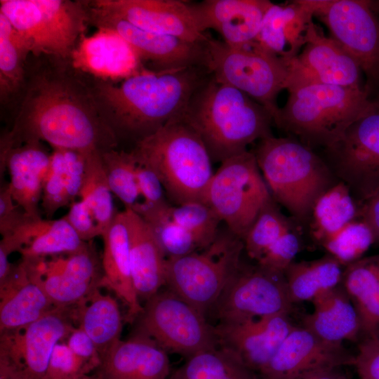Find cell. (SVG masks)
I'll list each match as a JSON object with an SVG mask.
<instances>
[{
    "label": "cell",
    "mask_w": 379,
    "mask_h": 379,
    "mask_svg": "<svg viewBox=\"0 0 379 379\" xmlns=\"http://www.w3.org/2000/svg\"><path fill=\"white\" fill-rule=\"evenodd\" d=\"M182 117L200 136L213 162L221 163L273 135V118L262 105L211 74L192 95Z\"/></svg>",
    "instance_id": "cell-3"
},
{
    "label": "cell",
    "mask_w": 379,
    "mask_h": 379,
    "mask_svg": "<svg viewBox=\"0 0 379 379\" xmlns=\"http://www.w3.org/2000/svg\"><path fill=\"white\" fill-rule=\"evenodd\" d=\"M0 13L29 41L32 53L71 55L88 18L81 3L66 0H1Z\"/></svg>",
    "instance_id": "cell-10"
},
{
    "label": "cell",
    "mask_w": 379,
    "mask_h": 379,
    "mask_svg": "<svg viewBox=\"0 0 379 379\" xmlns=\"http://www.w3.org/2000/svg\"><path fill=\"white\" fill-rule=\"evenodd\" d=\"M138 185L144 204L138 213L143 217L147 213L165 208L171 205L164 187L156 173L147 164L130 151Z\"/></svg>",
    "instance_id": "cell-44"
},
{
    "label": "cell",
    "mask_w": 379,
    "mask_h": 379,
    "mask_svg": "<svg viewBox=\"0 0 379 379\" xmlns=\"http://www.w3.org/2000/svg\"><path fill=\"white\" fill-rule=\"evenodd\" d=\"M70 57L75 69L106 81L124 80L147 69L129 43L107 28L82 36Z\"/></svg>",
    "instance_id": "cell-22"
},
{
    "label": "cell",
    "mask_w": 379,
    "mask_h": 379,
    "mask_svg": "<svg viewBox=\"0 0 379 379\" xmlns=\"http://www.w3.org/2000/svg\"><path fill=\"white\" fill-rule=\"evenodd\" d=\"M29 141L89 153L114 149L118 139L103 119L91 89L64 76L39 75L30 84L1 148Z\"/></svg>",
    "instance_id": "cell-1"
},
{
    "label": "cell",
    "mask_w": 379,
    "mask_h": 379,
    "mask_svg": "<svg viewBox=\"0 0 379 379\" xmlns=\"http://www.w3.org/2000/svg\"><path fill=\"white\" fill-rule=\"evenodd\" d=\"M29 217L13 200L8 183L1 185L0 189V233L2 237L10 234ZM38 218V217H37Z\"/></svg>",
    "instance_id": "cell-49"
},
{
    "label": "cell",
    "mask_w": 379,
    "mask_h": 379,
    "mask_svg": "<svg viewBox=\"0 0 379 379\" xmlns=\"http://www.w3.org/2000/svg\"><path fill=\"white\" fill-rule=\"evenodd\" d=\"M63 218L83 241H91L95 237H101L94 217L82 200L71 204L68 212Z\"/></svg>",
    "instance_id": "cell-48"
},
{
    "label": "cell",
    "mask_w": 379,
    "mask_h": 379,
    "mask_svg": "<svg viewBox=\"0 0 379 379\" xmlns=\"http://www.w3.org/2000/svg\"><path fill=\"white\" fill-rule=\"evenodd\" d=\"M274 124L317 151L338 141L373 105L366 90L309 84L288 89Z\"/></svg>",
    "instance_id": "cell-5"
},
{
    "label": "cell",
    "mask_w": 379,
    "mask_h": 379,
    "mask_svg": "<svg viewBox=\"0 0 379 379\" xmlns=\"http://www.w3.org/2000/svg\"><path fill=\"white\" fill-rule=\"evenodd\" d=\"M86 154L72 149H53L41 201V207L47 219H51L58 209L70 205L79 197Z\"/></svg>",
    "instance_id": "cell-31"
},
{
    "label": "cell",
    "mask_w": 379,
    "mask_h": 379,
    "mask_svg": "<svg viewBox=\"0 0 379 379\" xmlns=\"http://www.w3.org/2000/svg\"><path fill=\"white\" fill-rule=\"evenodd\" d=\"M100 379H168L167 352L150 338L135 333L120 340L102 358Z\"/></svg>",
    "instance_id": "cell-26"
},
{
    "label": "cell",
    "mask_w": 379,
    "mask_h": 379,
    "mask_svg": "<svg viewBox=\"0 0 379 379\" xmlns=\"http://www.w3.org/2000/svg\"><path fill=\"white\" fill-rule=\"evenodd\" d=\"M319 154L360 206L379 195V95L338 141Z\"/></svg>",
    "instance_id": "cell-13"
},
{
    "label": "cell",
    "mask_w": 379,
    "mask_h": 379,
    "mask_svg": "<svg viewBox=\"0 0 379 379\" xmlns=\"http://www.w3.org/2000/svg\"><path fill=\"white\" fill-rule=\"evenodd\" d=\"M168 379H256L253 371L227 351L218 347L187 358Z\"/></svg>",
    "instance_id": "cell-36"
},
{
    "label": "cell",
    "mask_w": 379,
    "mask_h": 379,
    "mask_svg": "<svg viewBox=\"0 0 379 379\" xmlns=\"http://www.w3.org/2000/svg\"><path fill=\"white\" fill-rule=\"evenodd\" d=\"M373 244L374 238L370 227L359 218L347 224L320 246L345 267L364 257Z\"/></svg>",
    "instance_id": "cell-41"
},
{
    "label": "cell",
    "mask_w": 379,
    "mask_h": 379,
    "mask_svg": "<svg viewBox=\"0 0 379 379\" xmlns=\"http://www.w3.org/2000/svg\"><path fill=\"white\" fill-rule=\"evenodd\" d=\"M341 284L358 312L361 334L379 337V254L346 266Z\"/></svg>",
    "instance_id": "cell-33"
},
{
    "label": "cell",
    "mask_w": 379,
    "mask_h": 379,
    "mask_svg": "<svg viewBox=\"0 0 379 379\" xmlns=\"http://www.w3.org/2000/svg\"><path fill=\"white\" fill-rule=\"evenodd\" d=\"M40 260H22L0 283V333L25 327L54 307L42 286Z\"/></svg>",
    "instance_id": "cell-21"
},
{
    "label": "cell",
    "mask_w": 379,
    "mask_h": 379,
    "mask_svg": "<svg viewBox=\"0 0 379 379\" xmlns=\"http://www.w3.org/2000/svg\"><path fill=\"white\" fill-rule=\"evenodd\" d=\"M32 47L26 38L0 13V83L3 95L17 89L24 79L25 60Z\"/></svg>",
    "instance_id": "cell-38"
},
{
    "label": "cell",
    "mask_w": 379,
    "mask_h": 379,
    "mask_svg": "<svg viewBox=\"0 0 379 379\" xmlns=\"http://www.w3.org/2000/svg\"><path fill=\"white\" fill-rule=\"evenodd\" d=\"M360 206L349 187L339 181L313 206L307 229L312 240L321 246L347 224L360 218Z\"/></svg>",
    "instance_id": "cell-35"
},
{
    "label": "cell",
    "mask_w": 379,
    "mask_h": 379,
    "mask_svg": "<svg viewBox=\"0 0 379 379\" xmlns=\"http://www.w3.org/2000/svg\"><path fill=\"white\" fill-rule=\"evenodd\" d=\"M313 16L328 29L359 65L365 89L379 95V16L366 0H305Z\"/></svg>",
    "instance_id": "cell-12"
},
{
    "label": "cell",
    "mask_w": 379,
    "mask_h": 379,
    "mask_svg": "<svg viewBox=\"0 0 379 379\" xmlns=\"http://www.w3.org/2000/svg\"><path fill=\"white\" fill-rule=\"evenodd\" d=\"M297 225L291 218L284 215L272 199L260 211L244 238V251L257 262L281 235Z\"/></svg>",
    "instance_id": "cell-40"
},
{
    "label": "cell",
    "mask_w": 379,
    "mask_h": 379,
    "mask_svg": "<svg viewBox=\"0 0 379 379\" xmlns=\"http://www.w3.org/2000/svg\"><path fill=\"white\" fill-rule=\"evenodd\" d=\"M91 371L93 369L62 341L53 350L46 379H77Z\"/></svg>",
    "instance_id": "cell-46"
},
{
    "label": "cell",
    "mask_w": 379,
    "mask_h": 379,
    "mask_svg": "<svg viewBox=\"0 0 379 379\" xmlns=\"http://www.w3.org/2000/svg\"><path fill=\"white\" fill-rule=\"evenodd\" d=\"M51 160L40 141L15 145L0 156V177L7 171L9 190L15 202L29 215L41 217L40 206L43 183Z\"/></svg>",
    "instance_id": "cell-24"
},
{
    "label": "cell",
    "mask_w": 379,
    "mask_h": 379,
    "mask_svg": "<svg viewBox=\"0 0 379 379\" xmlns=\"http://www.w3.org/2000/svg\"><path fill=\"white\" fill-rule=\"evenodd\" d=\"M340 368L324 369L305 373L293 379H346Z\"/></svg>",
    "instance_id": "cell-52"
},
{
    "label": "cell",
    "mask_w": 379,
    "mask_h": 379,
    "mask_svg": "<svg viewBox=\"0 0 379 379\" xmlns=\"http://www.w3.org/2000/svg\"><path fill=\"white\" fill-rule=\"evenodd\" d=\"M288 314H280L215 327L218 347L235 356L251 371L260 372L293 328Z\"/></svg>",
    "instance_id": "cell-20"
},
{
    "label": "cell",
    "mask_w": 379,
    "mask_h": 379,
    "mask_svg": "<svg viewBox=\"0 0 379 379\" xmlns=\"http://www.w3.org/2000/svg\"><path fill=\"white\" fill-rule=\"evenodd\" d=\"M74 327L70 307H55L25 327L0 333V379H46L55 345Z\"/></svg>",
    "instance_id": "cell-14"
},
{
    "label": "cell",
    "mask_w": 379,
    "mask_h": 379,
    "mask_svg": "<svg viewBox=\"0 0 379 379\" xmlns=\"http://www.w3.org/2000/svg\"><path fill=\"white\" fill-rule=\"evenodd\" d=\"M112 194L102 166L100 152L87 153L84 178L79 197L90 209L101 236L118 213L115 211Z\"/></svg>",
    "instance_id": "cell-37"
},
{
    "label": "cell",
    "mask_w": 379,
    "mask_h": 379,
    "mask_svg": "<svg viewBox=\"0 0 379 379\" xmlns=\"http://www.w3.org/2000/svg\"><path fill=\"white\" fill-rule=\"evenodd\" d=\"M354 355L343 344L322 340L303 326H294L269 363L262 379H293L310 372L353 365Z\"/></svg>",
    "instance_id": "cell-19"
},
{
    "label": "cell",
    "mask_w": 379,
    "mask_h": 379,
    "mask_svg": "<svg viewBox=\"0 0 379 379\" xmlns=\"http://www.w3.org/2000/svg\"><path fill=\"white\" fill-rule=\"evenodd\" d=\"M65 342L70 350L93 370L99 368L101 364L100 355L92 339L83 329L75 326Z\"/></svg>",
    "instance_id": "cell-50"
},
{
    "label": "cell",
    "mask_w": 379,
    "mask_h": 379,
    "mask_svg": "<svg viewBox=\"0 0 379 379\" xmlns=\"http://www.w3.org/2000/svg\"><path fill=\"white\" fill-rule=\"evenodd\" d=\"M169 206L141 216L150 225L166 259L203 249L189 231L170 218Z\"/></svg>",
    "instance_id": "cell-42"
},
{
    "label": "cell",
    "mask_w": 379,
    "mask_h": 379,
    "mask_svg": "<svg viewBox=\"0 0 379 379\" xmlns=\"http://www.w3.org/2000/svg\"><path fill=\"white\" fill-rule=\"evenodd\" d=\"M253 152L273 199L308 229L315 202L339 182L324 159L290 136L262 139Z\"/></svg>",
    "instance_id": "cell-4"
},
{
    "label": "cell",
    "mask_w": 379,
    "mask_h": 379,
    "mask_svg": "<svg viewBox=\"0 0 379 379\" xmlns=\"http://www.w3.org/2000/svg\"><path fill=\"white\" fill-rule=\"evenodd\" d=\"M102 277L100 287L112 291L127 307V320L133 321L143 306L135 291L131 267L128 237L124 211H119L101 236Z\"/></svg>",
    "instance_id": "cell-28"
},
{
    "label": "cell",
    "mask_w": 379,
    "mask_h": 379,
    "mask_svg": "<svg viewBox=\"0 0 379 379\" xmlns=\"http://www.w3.org/2000/svg\"><path fill=\"white\" fill-rule=\"evenodd\" d=\"M124 213L134 286L147 300L166 284V258L147 221L132 210Z\"/></svg>",
    "instance_id": "cell-27"
},
{
    "label": "cell",
    "mask_w": 379,
    "mask_h": 379,
    "mask_svg": "<svg viewBox=\"0 0 379 379\" xmlns=\"http://www.w3.org/2000/svg\"><path fill=\"white\" fill-rule=\"evenodd\" d=\"M290 76L286 89L322 84L365 89L363 72L350 54L323 29L312 21L306 42L300 53L289 63Z\"/></svg>",
    "instance_id": "cell-16"
},
{
    "label": "cell",
    "mask_w": 379,
    "mask_h": 379,
    "mask_svg": "<svg viewBox=\"0 0 379 379\" xmlns=\"http://www.w3.org/2000/svg\"><path fill=\"white\" fill-rule=\"evenodd\" d=\"M313 310L304 316L302 326L327 342H355L361 334L358 312L340 284L312 301Z\"/></svg>",
    "instance_id": "cell-30"
},
{
    "label": "cell",
    "mask_w": 379,
    "mask_h": 379,
    "mask_svg": "<svg viewBox=\"0 0 379 379\" xmlns=\"http://www.w3.org/2000/svg\"><path fill=\"white\" fill-rule=\"evenodd\" d=\"M353 365L360 379H379V337H368L359 343Z\"/></svg>",
    "instance_id": "cell-47"
},
{
    "label": "cell",
    "mask_w": 379,
    "mask_h": 379,
    "mask_svg": "<svg viewBox=\"0 0 379 379\" xmlns=\"http://www.w3.org/2000/svg\"><path fill=\"white\" fill-rule=\"evenodd\" d=\"M370 4L373 9L379 16V1H370Z\"/></svg>",
    "instance_id": "cell-53"
},
{
    "label": "cell",
    "mask_w": 379,
    "mask_h": 379,
    "mask_svg": "<svg viewBox=\"0 0 379 379\" xmlns=\"http://www.w3.org/2000/svg\"><path fill=\"white\" fill-rule=\"evenodd\" d=\"M360 218L370 227L373 234L374 244L379 245V195L361 205Z\"/></svg>",
    "instance_id": "cell-51"
},
{
    "label": "cell",
    "mask_w": 379,
    "mask_h": 379,
    "mask_svg": "<svg viewBox=\"0 0 379 379\" xmlns=\"http://www.w3.org/2000/svg\"><path fill=\"white\" fill-rule=\"evenodd\" d=\"M168 213L174 222L196 238L202 248L209 246L219 233L220 220L213 210L203 202L171 205Z\"/></svg>",
    "instance_id": "cell-43"
},
{
    "label": "cell",
    "mask_w": 379,
    "mask_h": 379,
    "mask_svg": "<svg viewBox=\"0 0 379 379\" xmlns=\"http://www.w3.org/2000/svg\"><path fill=\"white\" fill-rule=\"evenodd\" d=\"M136 319L135 333L166 352L189 358L218 347L215 327L206 316L168 288L148 298Z\"/></svg>",
    "instance_id": "cell-11"
},
{
    "label": "cell",
    "mask_w": 379,
    "mask_h": 379,
    "mask_svg": "<svg viewBox=\"0 0 379 379\" xmlns=\"http://www.w3.org/2000/svg\"><path fill=\"white\" fill-rule=\"evenodd\" d=\"M303 229L298 225L281 235L257 261L259 265L284 273L301 247L300 235Z\"/></svg>",
    "instance_id": "cell-45"
},
{
    "label": "cell",
    "mask_w": 379,
    "mask_h": 379,
    "mask_svg": "<svg viewBox=\"0 0 379 379\" xmlns=\"http://www.w3.org/2000/svg\"><path fill=\"white\" fill-rule=\"evenodd\" d=\"M87 11L88 18L98 28L110 29L119 34L136 51L143 64H151L155 72L204 67L206 41L202 44L192 43L147 31L91 6Z\"/></svg>",
    "instance_id": "cell-17"
},
{
    "label": "cell",
    "mask_w": 379,
    "mask_h": 379,
    "mask_svg": "<svg viewBox=\"0 0 379 379\" xmlns=\"http://www.w3.org/2000/svg\"><path fill=\"white\" fill-rule=\"evenodd\" d=\"M86 243L63 217L55 220L29 217L10 234L2 237L0 250L9 255L18 251L22 260H32L72 253Z\"/></svg>",
    "instance_id": "cell-25"
},
{
    "label": "cell",
    "mask_w": 379,
    "mask_h": 379,
    "mask_svg": "<svg viewBox=\"0 0 379 379\" xmlns=\"http://www.w3.org/2000/svg\"><path fill=\"white\" fill-rule=\"evenodd\" d=\"M77 379H100L99 378L92 377L88 375H84L81 377H79Z\"/></svg>",
    "instance_id": "cell-54"
},
{
    "label": "cell",
    "mask_w": 379,
    "mask_h": 379,
    "mask_svg": "<svg viewBox=\"0 0 379 379\" xmlns=\"http://www.w3.org/2000/svg\"><path fill=\"white\" fill-rule=\"evenodd\" d=\"M284 273L241 264L212 310L220 322L289 314L293 307Z\"/></svg>",
    "instance_id": "cell-15"
},
{
    "label": "cell",
    "mask_w": 379,
    "mask_h": 379,
    "mask_svg": "<svg viewBox=\"0 0 379 379\" xmlns=\"http://www.w3.org/2000/svg\"><path fill=\"white\" fill-rule=\"evenodd\" d=\"M272 199L254 153L246 150L220 163L204 203L243 241L260 211Z\"/></svg>",
    "instance_id": "cell-9"
},
{
    "label": "cell",
    "mask_w": 379,
    "mask_h": 379,
    "mask_svg": "<svg viewBox=\"0 0 379 379\" xmlns=\"http://www.w3.org/2000/svg\"><path fill=\"white\" fill-rule=\"evenodd\" d=\"M131 151L156 173L173 205L204 203L214 174L213 161L200 136L182 116L136 142Z\"/></svg>",
    "instance_id": "cell-6"
},
{
    "label": "cell",
    "mask_w": 379,
    "mask_h": 379,
    "mask_svg": "<svg viewBox=\"0 0 379 379\" xmlns=\"http://www.w3.org/2000/svg\"><path fill=\"white\" fill-rule=\"evenodd\" d=\"M91 7L147 31L202 44L208 38L190 2L179 0H98Z\"/></svg>",
    "instance_id": "cell-18"
},
{
    "label": "cell",
    "mask_w": 379,
    "mask_h": 379,
    "mask_svg": "<svg viewBox=\"0 0 379 379\" xmlns=\"http://www.w3.org/2000/svg\"><path fill=\"white\" fill-rule=\"evenodd\" d=\"M313 17L304 0L272 3L264 15L255 41L290 63L305 44Z\"/></svg>",
    "instance_id": "cell-29"
},
{
    "label": "cell",
    "mask_w": 379,
    "mask_h": 379,
    "mask_svg": "<svg viewBox=\"0 0 379 379\" xmlns=\"http://www.w3.org/2000/svg\"><path fill=\"white\" fill-rule=\"evenodd\" d=\"M75 326L83 329L95 343L101 359L121 339L123 319L117 300L99 288L70 307Z\"/></svg>",
    "instance_id": "cell-32"
},
{
    "label": "cell",
    "mask_w": 379,
    "mask_h": 379,
    "mask_svg": "<svg viewBox=\"0 0 379 379\" xmlns=\"http://www.w3.org/2000/svg\"><path fill=\"white\" fill-rule=\"evenodd\" d=\"M204 67L215 80L231 86L262 105L273 121L279 111L277 99L286 89L289 63L254 41L231 46L210 36L204 44Z\"/></svg>",
    "instance_id": "cell-7"
},
{
    "label": "cell",
    "mask_w": 379,
    "mask_h": 379,
    "mask_svg": "<svg viewBox=\"0 0 379 379\" xmlns=\"http://www.w3.org/2000/svg\"><path fill=\"white\" fill-rule=\"evenodd\" d=\"M102 166L112 194L125 209L138 213L144 204L133 167L131 152L110 149L100 152Z\"/></svg>",
    "instance_id": "cell-39"
},
{
    "label": "cell",
    "mask_w": 379,
    "mask_h": 379,
    "mask_svg": "<svg viewBox=\"0 0 379 379\" xmlns=\"http://www.w3.org/2000/svg\"><path fill=\"white\" fill-rule=\"evenodd\" d=\"M272 2L268 0H204L190 3L201 30L212 29L231 46L255 41L264 15Z\"/></svg>",
    "instance_id": "cell-23"
},
{
    "label": "cell",
    "mask_w": 379,
    "mask_h": 379,
    "mask_svg": "<svg viewBox=\"0 0 379 379\" xmlns=\"http://www.w3.org/2000/svg\"><path fill=\"white\" fill-rule=\"evenodd\" d=\"M209 77L204 67L147 69L120 84L101 80L91 91L117 139L135 144L182 116L192 95Z\"/></svg>",
    "instance_id": "cell-2"
},
{
    "label": "cell",
    "mask_w": 379,
    "mask_h": 379,
    "mask_svg": "<svg viewBox=\"0 0 379 379\" xmlns=\"http://www.w3.org/2000/svg\"><path fill=\"white\" fill-rule=\"evenodd\" d=\"M344 269L345 267L329 254L313 260L293 261L284 272L293 303L312 302L340 285Z\"/></svg>",
    "instance_id": "cell-34"
},
{
    "label": "cell",
    "mask_w": 379,
    "mask_h": 379,
    "mask_svg": "<svg viewBox=\"0 0 379 379\" xmlns=\"http://www.w3.org/2000/svg\"><path fill=\"white\" fill-rule=\"evenodd\" d=\"M243 241L227 228L207 247L166 259L168 288L205 316L239 270Z\"/></svg>",
    "instance_id": "cell-8"
}]
</instances>
